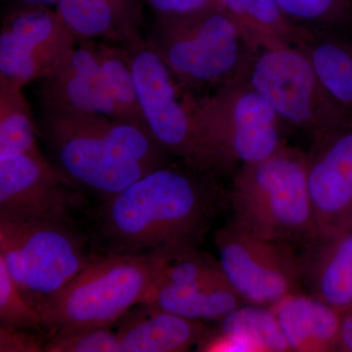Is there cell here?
I'll return each mask as SVG.
<instances>
[{
    "instance_id": "obj_26",
    "label": "cell",
    "mask_w": 352,
    "mask_h": 352,
    "mask_svg": "<svg viewBox=\"0 0 352 352\" xmlns=\"http://www.w3.org/2000/svg\"><path fill=\"white\" fill-rule=\"evenodd\" d=\"M44 352H120V346L110 327H88L50 333Z\"/></svg>"
},
{
    "instance_id": "obj_13",
    "label": "cell",
    "mask_w": 352,
    "mask_h": 352,
    "mask_svg": "<svg viewBox=\"0 0 352 352\" xmlns=\"http://www.w3.org/2000/svg\"><path fill=\"white\" fill-rule=\"evenodd\" d=\"M43 155L0 156V219L72 223L82 194Z\"/></svg>"
},
{
    "instance_id": "obj_15",
    "label": "cell",
    "mask_w": 352,
    "mask_h": 352,
    "mask_svg": "<svg viewBox=\"0 0 352 352\" xmlns=\"http://www.w3.org/2000/svg\"><path fill=\"white\" fill-rule=\"evenodd\" d=\"M122 352H183L200 342L210 328L148 303L131 308L119 321Z\"/></svg>"
},
{
    "instance_id": "obj_25",
    "label": "cell",
    "mask_w": 352,
    "mask_h": 352,
    "mask_svg": "<svg viewBox=\"0 0 352 352\" xmlns=\"http://www.w3.org/2000/svg\"><path fill=\"white\" fill-rule=\"evenodd\" d=\"M222 274L224 272L219 261L196 250L175 258L166 259L150 293L164 288H186Z\"/></svg>"
},
{
    "instance_id": "obj_6",
    "label": "cell",
    "mask_w": 352,
    "mask_h": 352,
    "mask_svg": "<svg viewBox=\"0 0 352 352\" xmlns=\"http://www.w3.org/2000/svg\"><path fill=\"white\" fill-rule=\"evenodd\" d=\"M166 261L136 254L95 256L44 303L39 310L43 328L51 333L110 327L145 302Z\"/></svg>"
},
{
    "instance_id": "obj_4",
    "label": "cell",
    "mask_w": 352,
    "mask_h": 352,
    "mask_svg": "<svg viewBox=\"0 0 352 352\" xmlns=\"http://www.w3.org/2000/svg\"><path fill=\"white\" fill-rule=\"evenodd\" d=\"M144 38L179 87L192 95L245 76L256 50L219 6L184 15H155Z\"/></svg>"
},
{
    "instance_id": "obj_22",
    "label": "cell",
    "mask_w": 352,
    "mask_h": 352,
    "mask_svg": "<svg viewBox=\"0 0 352 352\" xmlns=\"http://www.w3.org/2000/svg\"><path fill=\"white\" fill-rule=\"evenodd\" d=\"M41 136L23 88L0 85V156H41Z\"/></svg>"
},
{
    "instance_id": "obj_24",
    "label": "cell",
    "mask_w": 352,
    "mask_h": 352,
    "mask_svg": "<svg viewBox=\"0 0 352 352\" xmlns=\"http://www.w3.org/2000/svg\"><path fill=\"white\" fill-rule=\"evenodd\" d=\"M296 24L321 31H352V0H275Z\"/></svg>"
},
{
    "instance_id": "obj_14",
    "label": "cell",
    "mask_w": 352,
    "mask_h": 352,
    "mask_svg": "<svg viewBox=\"0 0 352 352\" xmlns=\"http://www.w3.org/2000/svg\"><path fill=\"white\" fill-rule=\"evenodd\" d=\"M311 141L307 182L318 238L333 237L352 227V117Z\"/></svg>"
},
{
    "instance_id": "obj_11",
    "label": "cell",
    "mask_w": 352,
    "mask_h": 352,
    "mask_svg": "<svg viewBox=\"0 0 352 352\" xmlns=\"http://www.w3.org/2000/svg\"><path fill=\"white\" fill-rule=\"evenodd\" d=\"M214 243L222 270L244 303L270 307L300 291L302 256L294 245L256 237L233 222L215 232Z\"/></svg>"
},
{
    "instance_id": "obj_30",
    "label": "cell",
    "mask_w": 352,
    "mask_h": 352,
    "mask_svg": "<svg viewBox=\"0 0 352 352\" xmlns=\"http://www.w3.org/2000/svg\"><path fill=\"white\" fill-rule=\"evenodd\" d=\"M338 351L352 352V310L342 316Z\"/></svg>"
},
{
    "instance_id": "obj_28",
    "label": "cell",
    "mask_w": 352,
    "mask_h": 352,
    "mask_svg": "<svg viewBox=\"0 0 352 352\" xmlns=\"http://www.w3.org/2000/svg\"><path fill=\"white\" fill-rule=\"evenodd\" d=\"M27 329L0 324V351L43 352L46 338L27 332Z\"/></svg>"
},
{
    "instance_id": "obj_7",
    "label": "cell",
    "mask_w": 352,
    "mask_h": 352,
    "mask_svg": "<svg viewBox=\"0 0 352 352\" xmlns=\"http://www.w3.org/2000/svg\"><path fill=\"white\" fill-rule=\"evenodd\" d=\"M38 94L41 106L99 113L148 131L119 44L80 39L56 69L39 80Z\"/></svg>"
},
{
    "instance_id": "obj_2",
    "label": "cell",
    "mask_w": 352,
    "mask_h": 352,
    "mask_svg": "<svg viewBox=\"0 0 352 352\" xmlns=\"http://www.w3.org/2000/svg\"><path fill=\"white\" fill-rule=\"evenodd\" d=\"M39 132L55 166L80 190L103 201L164 164L170 156L140 126L99 113L41 106Z\"/></svg>"
},
{
    "instance_id": "obj_19",
    "label": "cell",
    "mask_w": 352,
    "mask_h": 352,
    "mask_svg": "<svg viewBox=\"0 0 352 352\" xmlns=\"http://www.w3.org/2000/svg\"><path fill=\"white\" fill-rule=\"evenodd\" d=\"M215 2L242 28L254 50L278 44L302 46L312 36V29L289 19L275 0Z\"/></svg>"
},
{
    "instance_id": "obj_21",
    "label": "cell",
    "mask_w": 352,
    "mask_h": 352,
    "mask_svg": "<svg viewBox=\"0 0 352 352\" xmlns=\"http://www.w3.org/2000/svg\"><path fill=\"white\" fill-rule=\"evenodd\" d=\"M331 97L352 116V31H321L300 46Z\"/></svg>"
},
{
    "instance_id": "obj_12",
    "label": "cell",
    "mask_w": 352,
    "mask_h": 352,
    "mask_svg": "<svg viewBox=\"0 0 352 352\" xmlns=\"http://www.w3.org/2000/svg\"><path fill=\"white\" fill-rule=\"evenodd\" d=\"M78 41L50 7L8 6L0 30V85L24 88L39 82Z\"/></svg>"
},
{
    "instance_id": "obj_1",
    "label": "cell",
    "mask_w": 352,
    "mask_h": 352,
    "mask_svg": "<svg viewBox=\"0 0 352 352\" xmlns=\"http://www.w3.org/2000/svg\"><path fill=\"white\" fill-rule=\"evenodd\" d=\"M226 200L217 175L170 162L104 201L98 238L105 254L175 258L196 251Z\"/></svg>"
},
{
    "instance_id": "obj_9",
    "label": "cell",
    "mask_w": 352,
    "mask_h": 352,
    "mask_svg": "<svg viewBox=\"0 0 352 352\" xmlns=\"http://www.w3.org/2000/svg\"><path fill=\"white\" fill-rule=\"evenodd\" d=\"M245 76L287 126L311 138L352 117L328 94L300 46L258 48Z\"/></svg>"
},
{
    "instance_id": "obj_23",
    "label": "cell",
    "mask_w": 352,
    "mask_h": 352,
    "mask_svg": "<svg viewBox=\"0 0 352 352\" xmlns=\"http://www.w3.org/2000/svg\"><path fill=\"white\" fill-rule=\"evenodd\" d=\"M219 323L220 329L242 333L252 340L259 352L291 351L270 307L244 303Z\"/></svg>"
},
{
    "instance_id": "obj_27",
    "label": "cell",
    "mask_w": 352,
    "mask_h": 352,
    "mask_svg": "<svg viewBox=\"0 0 352 352\" xmlns=\"http://www.w3.org/2000/svg\"><path fill=\"white\" fill-rule=\"evenodd\" d=\"M0 324L22 329L43 327L36 308L28 302L0 258Z\"/></svg>"
},
{
    "instance_id": "obj_16",
    "label": "cell",
    "mask_w": 352,
    "mask_h": 352,
    "mask_svg": "<svg viewBox=\"0 0 352 352\" xmlns=\"http://www.w3.org/2000/svg\"><path fill=\"white\" fill-rule=\"evenodd\" d=\"M144 0H59L57 13L78 41L119 45L144 38Z\"/></svg>"
},
{
    "instance_id": "obj_17",
    "label": "cell",
    "mask_w": 352,
    "mask_h": 352,
    "mask_svg": "<svg viewBox=\"0 0 352 352\" xmlns=\"http://www.w3.org/2000/svg\"><path fill=\"white\" fill-rule=\"evenodd\" d=\"M291 351H338L344 314L312 295L294 292L270 307Z\"/></svg>"
},
{
    "instance_id": "obj_31",
    "label": "cell",
    "mask_w": 352,
    "mask_h": 352,
    "mask_svg": "<svg viewBox=\"0 0 352 352\" xmlns=\"http://www.w3.org/2000/svg\"><path fill=\"white\" fill-rule=\"evenodd\" d=\"M9 6H57L59 0H8Z\"/></svg>"
},
{
    "instance_id": "obj_5",
    "label": "cell",
    "mask_w": 352,
    "mask_h": 352,
    "mask_svg": "<svg viewBox=\"0 0 352 352\" xmlns=\"http://www.w3.org/2000/svg\"><path fill=\"white\" fill-rule=\"evenodd\" d=\"M188 100L206 168L212 175L261 161L287 144L288 126L245 76L188 94Z\"/></svg>"
},
{
    "instance_id": "obj_20",
    "label": "cell",
    "mask_w": 352,
    "mask_h": 352,
    "mask_svg": "<svg viewBox=\"0 0 352 352\" xmlns=\"http://www.w3.org/2000/svg\"><path fill=\"white\" fill-rule=\"evenodd\" d=\"M143 303L194 321H221L244 305L226 274L186 288L153 291Z\"/></svg>"
},
{
    "instance_id": "obj_10",
    "label": "cell",
    "mask_w": 352,
    "mask_h": 352,
    "mask_svg": "<svg viewBox=\"0 0 352 352\" xmlns=\"http://www.w3.org/2000/svg\"><path fill=\"white\" fill-rule=\"evenodd\" d=\"M122 46L131 68L139 110L152 138L171 157L208 173L192 119L188 94L179 87L145 38Z\"/></svg>"
},
{
    "instance_id": "obj_18",
    "label": "cell",
    "mask_w": 352,
    "mask_h": 352,
    "mask_svg": "<svg viewBox=\"0 0 352 352\" xmlns=\"http://www.w3.org/2000/svg\"><path fill=\"white\" fill-rule=\"evenodd\" d=\"M302 256L303 283L310 295L346 314L352 310V227L307 245Z\"/></svg>"
},
{
    "instance_id": "obj_8",
    "label": "cell",
    "mask_w": 352,
    "mask_h": 352,
    "mask_svg": "<svg viewBox=\"0 0 352 352\" xmlns=\"http://www.w3.org/2000/svg\"><path fill=\"white\" fill-rule=\"evenodd\" d=\"M95 256L73 224L0 219V258L38 311Z\"/></svg>"
},
{
    "instance_id": "obj_3",
    "label": "cell",
    "mask_w": 352,
    "mask_h": 352,
    "mask_svg": "<svg viewBox=\"0 0 352 352\" xmlns=\"http://www.w3.org/2000/svg\"><path fill=\"white\" fill-rule=\"evenodd\" d=\"M228 201L232 222L263 239L307 245L318 239L307 182V153L284 145L236 170Z\"/></svg>"
},
{
    "instance_id": "obj_29",
    "label": "cell",
    "mask_w": 352,
    "mask_h": 352,
    "mask_svg": "<svg viewBox=\"0 0 352 352\" xmlns=\"http://www.w3.org/2000/svg\"><path fill=\"white\" fill-rule=\"evenodd\" d=\"M155 15H184L198 12L214 6L215 0H144Z\"/></svg>"
}]
</instances>
